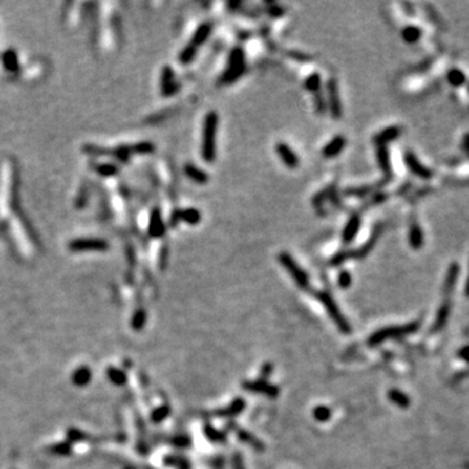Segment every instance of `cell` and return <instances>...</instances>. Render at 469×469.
<instances>
[{
  "instance_id": "obj_34",
  "label": "cell",
  "mask_w": 469,
  "mask_h": 469,
  "mask_svg": "<svg viewBox=\"0 0 469 469\" xmlns=\"http://www.w3.org/2000/svg\"><path fill=\"white\" fill-rule=\"evenodd\" d=\"M313 416L318 422H326L331 418V409L326 406H318L313 409Z\"/></svg>"
},
{
  "instance_id": "obj_6",
  "label": "cell",
  "mask_w": 469,
  "mask_h": 469,
  "mask_svg": "<svg viewBox=\"0 0 469 469\" xmlns=\"http://www.w3.org/2000/svg\"><path fill=\"white\" fill-rule=\"evenodd\" d=\"M243 389L249 392H254V394L266 395L270 399H275L279 395V389L275 385L269 383L267 380L263 379L246 380L243 383Z\"/></svg>"
},
{
  "instance_id": "obj_26",
  "label": "cell",
  "mask_w": 469,
  "mask_h": 469,
  "mask_svg": "<svg viewBox=\"0 0 469 469\" xmlns=\"http://www.w3.org/2000/svg\"><path fill=\"white\" fill-rule=\"evenodd\" d=\"M379 234H380V228H377L374 232H373V234L370 236L369 240L366 241V243L364 244L360 249H358L357 252H356V254H355L356 257L363 258V257H365V255L369 254L370 250H372V249L374 248L375 244H377V240H378V238H379Z\"/></svg>"
},
{
  "instance_id": "obj_10",
  "label": "cell",
  "mask_w": 469,
  "mask_h": 469,
  "mask_svg": "<svg viewBox=\"0 0 469 469\" xmlns=\"http://www.w3.org/2000/svg\"><path fill=\"white\" fill-rule=\"evenodd\" d=\"M160 90L164 97H171L179 90V85L175 81L174 71L171 67H164L160 77Z\"/></svg>"
},
{
  "instance_id": "obj_27",
  "label": "cell",
  "mask_w": 469,
  "mask_h": 469,
  "mask_svg": "<svg viewBox=\"0 0 469 469\" xmlns=\"http://www.w3.org/2000/svg\"><path fill=\"white\" fill-rule=\"evenodd\" d=\"M401 37L407 43H416L421 37V30L415 25L406 26L401 32Z\"/></svg>"
},
{
  "instance_id": "obj_21",
  "label": "cell",
  "mask_w": 469,
  "mask_h": 469,
  "mask_svg": "<svg viewBox=\"0 0 469 469\" xmlns=\"http://www.w3.org/2000/svg\"><path fill=\"white\" fill-rule=\"evenodd\" d=\"M450 312H451V305H450V301L449 303L446 301V303H444L443 305L438 309V314H437V318H435V321H434L433 331H437V330L443 329L444 325H446L447 321H449Z\"/></svg>"
},
{
  "instance_id": "obj_48",
  "label": "cell",
  "mask_w": 469,
  "mask_h": 469,
  "mask_svg": "<svg viewBox=\"0 0 469 469\" xmlns=\"http://www.w3.org/2000/svg\"><path fill=\"white\" fill-rule=\"evenodd\" d=\"M128 469H131V468H128Z\"/></svg>"
},
{
  "instance_id": "obj_20",
  "label": "cell",
  "mask_w": 469,
  "mask_h": 469,
  "mask_svg": "<svg viewBox=\"0 0 469 469\" xmlns=\"http://www.w3.org/2000/svg\"><path fill=\"white\" fill-rule=\"evenodd\" d=\"M210 33H211V25L207 23L201 24L200 26L197 28V30L195 32L192 37V45H195L196 47H200L201 45L206 42L207 38L210 37Z\"/></svg>"
},
{
  "instance_id": "obj_38",
  "label": "cell",
  "mask_w": 469,
  "mask_h": 469,
  "mask_svg": "<svg viewBox=\"0 0 469 469\" xmlns=\"http://www.w3.org/2000/svg\"><path fill=\"white\" fill-rule=\"evenodd\" d=\"M51 452L56 455H68L71 452V446L68 443H57L54 447H51Z\"/></svg>"
},
{
  "instance_id": "obj_12",
  "label": "cell",
  "mask_w": 469,
  "mask_h": 469,
  "mask_svg": "<svg viewBox=\"0 0 469 469\" xmlns=\"http://www.w3.org/2000/svg\"><path fill=\"white\" fill-rule=\"evenodd\" d=\"M361 226V218L360 215L355 214L352 215L348 219L347 224L344 226L343 233H342V239H343L344 244H351L352 241L355 240V238L357 236L358 229Z\"/></svg>"
},
{
  "instance_id": "obj_9",
  "label": "cell",
  "mask_w": 469,
  "mask_h": 469,
  "mask_svg": "<svg viewBox=\"0 0 469 469\" xmlns=\"http://www.w3.org/2000/svg\"><path fill=\"white\" fill-rule=\"evenodd\" d=\"M404 160H406V164L408 166V168L411 169V172L415 174L416 176H418V178H421V179H425V180H428V179H432L433 172L430 171L428 167L423 166L420 160H418V158L416 157L412 152L406 153V155H404Z\"/></svg>"
},
{
  "instance_id": "obj_15",
  "label": "cell",
  "mask_w": 469,
  "mask_h": 469,
  "mask_svg": "<svg viewBox=\"0 0 469 469\" xmlns=\"http://www.w3.org/2000/svg\"><path fill=\"white\" fill-rule=\"evenodd\" d=\"M245 407L246 403L244 399L236 398L234 400H232V403L229 404L228 407L217 411L215 416H217V417H234V416L240 415L244 409H245Z\"/></svg>"
},
{
  "instance_id": "obj_22",
  "label": "cell",
  "mask_w": 469,
  "mask_h": 469,
  "mask_svg": "<svg viewBox=\"0 0 469 469\" xmlns=\"http://www.w3.org/2000/svg\"><path fill=\"white\" fill-rule=\"evenodd\" d=\"M203 433H205V437H206L210 442H214V443H226V433L222 432V430L215 429V428L212 427V425H210V423H205Z\"/></svg>"
},
{
  "instance_id": "obj_14",
  "label": "cell",
  "mask_w": 469,
  "mask_h": 469,
  "mask_svg": "<svg viewBox=\"0 0 469 469\" xmlns=\"http://www.w3.org/2000/svg\"><path fill=\"white\" fill-rule=\"evenodd\" d=\"M346 137H343V136H336V137L332 138V140L325 146L324 150H322V155H324L325 158H327V159L336 157V155L340 154V153L343 152L344 147H346Z\"/></svg>"
},
{
  "instance_id": "obj_5",
  "label": "cell",
  "mask_w": 469,
  "mask_h": 469,
  "mask_svg": "<svg viewBox=\"0 0 469 469\" xmlns=\"http://www.w3.org/2000/svg\"><path fill=\"white\" fill-rule=\"evenodd\" d=\"M278 260H279L282 266L288 271V274L293 278L295 283L297 284L300 288H308V286H309V278H308L306 272L299 266V263L296 262L295 258L292 257V255H289L288 253H281L279 257H278Z\"/></svg>"
},
{
  "instance_id": "obj_37",
  "label": "cell",
  "mask_w": 469,
  "mask_h": 469,
  "mask_svg": "<svg viewBox=\"0 0 469 469\" xmlns=\"http://www.w3.org/2000/svg\"><path fill=\"white\" fill-rule=\"evenodd\" d=\"M338 284L340 288H348L352 284V275L348 271H346V270L340 271L338 276Z\"/></svg>"
},
{
  "instance_id": "obj_13",
  "label": "cell",
  "mask_w": 469,
  "mask_h": 469,
  "mask_svg": "<svg viewBox=\"0 0 469 469\" xmlns=\"http://www.w3.org/2000/svg\"><path fill=\"white\" fill-rule=\"evenodd\" d=\"M401 132H403V128L398 125L394 126H389V128L383 129V131H380L377 136L374 137V142L377 143V146H386L387 143L391 142V141L396 140V138L400 137Z\"/></svg>"
},
{
  "instance_id": "obj_31",
  "label": "cell",
  "mask_w": 469,
  "mask_h": 469,
  "mask_svg": "<svg viewBox=\"0 0 469 469\" xmlns=\"http://www.w3.org/2000/svg\"><path fill=\"white\" fill-rule=\"evenodd\" d=\"M196 54H197V47H196L195 45H192V43H189L188 46L184 47L183 51L179 55V60L186 66V64H189L193 59H195Z\"/></svg>"
},
{
  "instance_id": "obj_33",
  "label": "cell",
  "mask_w": 469,
  "mask_h": 469,
  "mask_svg": "<svg viewBox=\"0 0 469 469\" xmlns=\"http://www.w3.org/2000/svg\"><path fill=\"white\" fill-rule=\"evenodd\" d=\"M171 413V408H169L168 404H163V406H160L159 408L154 409L152 412V421L154 423H159L162 422L163 420H166L167 417Z\"/></svg>"
},
{
  "instance_id": "obj_35",
  "label": "cell",
  "mask_w": 469,
  "mask_h": 469,
  "mask_svg": "<svg viewBox=\"0 0 469 469\" xmlns=\"http://www.w3.org/2000/svg\"><path fill=\"white\" fill-rule=\"evenodd\" d=\"M146 319H147V314L143 309H138L137 312L133 314L132 317V329L133 330H141L146 324Z\"/></svg>"
},
{
  "instance_id": "obj_39",
  "label": "cell",
  "mask_w": 469,
  "mask_h": 469,
  "mask_svg": "<svg viewBox=\"0 0 469 469\" xmlns=\"http://www.w3.org/2000/svg\"><path fill=\"white\" fill-rule=\"evenodd\" d=\"M349 255L351 254H349L348 252L336 253V254L331 258V261H330V265H332V266H339V265H342L343 262H346L347 258H348Z\"/></svg>"
},
{
  "instance_id": "obj_16",
  "label": "cell",
  "mask_w": 469,
  "mask_h": 469,
  "mask_svg": "<svg viewBox=\"0 0 469 469\" xmlns=\"http://www.w3.org/2000/svg\"><path fill=\"white\" fill-rule=\"evenodd\" d=\"M164 232H166V227H164L162 215H160L159 210L155 209L152 217H150L149 234L152 238H160V236H163Z\"/></svg>"
},
{
  "instance_id": "obj_30",
  "label": "cell",
  "mask_w": 469,
  "mask_h": 469,
  "mask_svg": "<svg viewBox=\"0 0 469 469\" xmlns=\"http://www.w3.org/2000/svg\"><path fill=\"white\" fill-rule=\"evenodd\" d=\"M321 83H322L321 75L319 73H317V72H314V73H312L309 77L306 78L304 85H305L306 90H309L310 93H314V94H317L318 90L321 89Z\"/></svg>"
},
{
  "instance_id": "obj_7",
  "label": "cell",
  "mask_w": 469,
  "mask_h": 469,
  "mask_svg": "<svg viewBox=\"0 0 469 469\" xmlns=\"http://www.w3.org/2000/svg\"><path fill=\"white\" fill-rule=\"evenodd\" d=\"M327 98H329V109L331 112V116L334 119H340L342 114H343V109H342V102H340V95H339V88L338 82L335 78H331L327 83Z\"/></svg>"
},
{
  "instance_id": "obj_11",
  "label": "cell",
  "mask_w": 469,
  "mask_h": 469,
  "mask_svg": "<svg viewBox=\"0 0 469 469\" xmlns=\"http://www.w3.org/2000/svg\"><path fill=\"white\" fill-rule=\"evenodd\" d=\"M275 149H276V153H278V155H279V158H281L282 162H283V163L286 164L288 168H291V169L297 168L299 163H300V162H299L297 154H296V153L293 152V150H292L291 147L287 145V143L278 142Z\"/></svg>"
},
{
  "instance_id": "obj_3",
  "label": "cell",
  "mask_w": 469,
  "mask_h": 469,
  "mask_svg": "<svg viewBox=\"0 0 469 469\" xmlns=\"http://www.w3.org/2000/svg\"><path fill=\"white\" fill-rule=\"evenodd\" d=\"M420 327L418 322H412V324L403 325V326H389L383 329L378 330L369 338L370 346H378V344L383 343L385 340L389 339H399L407 336L409 334H413L416 330Z\"/></svg>"
},
{
  "instance_id": "obj_45",
  "label": "cell",
  "mask_w": 469,
  "mask_h": 469,
  "mask_svg": "<svg viewBox=\"0 0 469 469\" xmlns=\"http://www.w3.org/2000/svg\"><path fill=\"white\" fill-rule=\"evenodd\" d=\"M464 147H465L466 153L469 154V133H466V135L464 136Z\"/></svg>"
},
{
  "instance_id": "obj_43",
  "label": "cell",
  "mask_w": 469,
  "mask_h": 469,
  "mask_svg": "<svg viewBox=\"0 0 469 469\" xmlns=\"http://www.w3.org/2000/svg\"><path fill=\"white\" fill-rule=\"evenodd\" d=\"M315 103H317V110L319 112H325V110H326V106H325V99H324V97H322V95H318V93L317 94H315Z\"/></svg>"
},
{
  "instance_id": "obj_36",
  "label": "cell",
  "mask_w": 469,
  "mask_h": 469,
  "mask_svg": "<svg viewBox=\"0 0 469 469\" xmlns=\"http://www.w3.org/2000/svg\"><path fill=\"white\" fill-rule=\"evenodd\" d=\"M164 464L169 466H175L176 469H190L189 463L184 458H176V456H167L164 459Z\"/></svg>"
},
{
  "instance_id": "obj_41",
  "label": "cell",
  "mask_w": 469,
  "mask_h": 469,
  "mask_svg": "<svg viewBox=\"0 0 469 469\" xmlns=\"http://www.w3.org/2000/svg\"><path fill=\"white\" fill-rule=\"evenodd\" d=\"M172 443L178 447H188L190 444V438L189 437H175L171 439Z\"/></svg>"
},
{
  "instance_id": "obj_42",
  "label": "cell",
  "mask_w": 469,
  "mask_h": 469,
  "mask_svg": "<svg viewBox=\"0 0 469 469\" xmlns=\"http://www.w3.org/2000/svg\"><path fill=\"white\" fill-rule=\"evenodd\" d=\"M136 150H137L138 153H152L153 150H154V146L150 142H142L140 143V145L136 146Z\"/></svg>"
},
{
  "instance_id": "obj_32",
  "label": "cell",
  "mask_w": 469,
  "mask_h": 469,
  "mask_svg": "<svg viewBox=\"0 0 469 469\" xmlns=\"http://www.w3.org/2000/svg\"><path fill=\"white\" fill-rule=\"evenodd\" d=\"M465 75H464L460 69L452 68L451 71H449V73H447V81H449L452 86H461L463 83H465Z\"/></svg>"
},
{
  "instance_id": "obj_46",
  "label": "cell",
  "mask_w": 469,
  "mask_h": 469,
  "mask_svg": "<svg viewBox=\"0 0 469 469\" xmlns=\"http://www.w3.org/2000/svg\"><path fill=\"white\" fill-rule=\"evenodd\" d=\"M465 295L469 297V275H468V279H466V284H465Z\"/></svg>"
},
{
  "instance_id": "obj_44",
  "label": "cell",
  "mask_w": 469,
  "mask_h": 469,
  "mask_svg": "<svg viewBox=\"0 0 469 469\" xmlns=\"http://www.w3.org/2000/svg\"><path fill=\"white\" fill-rule=\"evenodd\" d=\"M459 356H460L461 358H464V360L468 361V363H469V346H466V347H464V348H461L460 352H459Z\"/></svg>"
},
{
  "instance_id": "obj_19",
  "label": "cell",
  "mask_w": 469,
  "mask_h": 469,
  "mask_svg": "<svg viewBox=\"0 0 469 469\" xmlns=\"http://www.w3.org/2000/svg\"><path fill=\"white\" fill-rule=\"evenodd\" d=\"M175 217L179 218V221H183L185 223L190 224V226H196L201 222V212L198 210L189 207V209H184L178 211L175 214Z\"/></svg>"
},
{
  "instance_id": "obj_25",
  "label": "cell",
  "mask_w": 469,
  "mask_h": 469,
  "mask_svg": "<svg viewBox=\"0 0 469 469\" xmlns=\"http://www.w3.org/2000/svg\"><path fill=\"white\" fill-rule=\"evenodd\" d=\"M377 160L380 169H382L385 174H390V171H391V162H390V154L386 146H378Z\"/></svg>"
},
{
  "instance_id": "obj_28",
  "label": "cell",
  "mask_w": 469,
  "mask_h": 469,
  "mask_svg": "<svg viewBox=\"0 0 469 469\" xmlns=\"http://www.w3.org/2000/svg\"><path fill=\"white\" fill-rule=\"evenodd\" d=\"M107 375L110 380L116 386H123L126 383V374L123 370L117 369V368H109L107 369Z\"/></svg>"
},
{
  "instance_id": "obj_40",
  "label": "cell",
  "mask_w": 469,
  "mask_h": 469,
  "mask_svg": "<svg viewBox=\"0 0 469 469\" xmlns=\"http://www.w3.org/2000/svg\"><path fill=\"white\" fill-rule=\"evenodd\" d=\"M272 372H274V365H272V364H270V363L263 364L262 368H261V378H260V379L266 380L267 378H269L270 375L272 374Z\"/></svg>"
},
{
  "instance_id": "obj_29",
  "label": "cell",
  "mask_w": 469,
  "mask_h": 469,
  "mask_svg": "<svg viewBox=\"0 0 469 469\" xmlns=\"http://www.w3.org/2000/svg\"><path fill=\"white\" fill-rule=\"evenodd\" d=\"M389 399L394 404L400 407V408H408L409 406V398L404 392L399 391V390H391L389 392Z\"/></svg>"
},
{
  "instance_id": "obj_23",
  "label": "cell",
  "mask_w": 469,
  "mask_h": 469,
  "mask_svg": "<svg viewBox=\"0 0 469 469\" xmlns=\"http://www.w3.org/2000/svg\"><path fill=\"white\" fill-rule=\"evenodd\" d=\"M90 379H92V372H90L89 368H86V366H81V368H78V369L72 374V382H73L76 386H86V385L90 382Z\"/></svg>"
},
{
  "instance_id": "obj_4",
  "label": "cell",
  "mask_w": 469,
  "mask_h": 469,
  "mask_svg": "<svg viewBox=\"0 0 469 469\" xmlns=\"http://www.w3.org/2000/svg\"><path fill=\"white\" fill-rule=\"evenodd\" d=\"M245 72V54L241 47H234L228 57V66L224 71L222 82L232 83L241 77Z\"/></svg>"
},
{
  "instance_id": "obj_2",
  "label": "cell",
  "mask_w": 469,
  "mask_h": 469,
  "mask_svg": "<svg viewBox=\"0 0 469 469\" xmlns=\"http://www.w3.org/2000/svg\"><path fill=\"white\" fill-rule=\"evenodd\" d=\"M315 296H317L318 300L321 301V304L325 306V309H326L327 314H329V317L331 318L332 322L336 325V327L339 329V331L343 332V334H346V335H348L349 332L352 331L351 325H349V322L347 321V318L343 315V313L340 312L338 304L335 303V300L332 299V296L326 291L318 292V293H315Z\"/></svg>"
},
{
  "instance_id": "obj_1",
  "label": "cell",
  "mask_w": 469,
  "mask_h": 469,
  "mask_svg": "<svg viewBox=\"0 0 469 469\" xmlns=\"http://www.w3.org/2000/svg\"><path fill=\"white\" fill-rule=\"evenodd\" d=\"M218 123H219V117L215 111H210L205 117L203 121V132H202V158L205 162L211 163L214 162L215 155V135H217Z\"/></svg>"
},
{
  "instance_id": "obj_18",
  "label": "cell",
  "mask_w": 469,
  "mask_h": 469,
  "mask_svg": "<svg viewBox=\"0 0 469 469\" xmlns=\"http://www.w3.org/2000/svg\"><path fill=\"white\" fill-rule=\"evenodd\" d=\"M184 172L190 180L197 184H206L209 181V175L192 163H186L184 166Z\"/></svg>"
},
{
  "instance_id": "obj_47",
  "label": "cell",
  "mask_w": 469,
  "mask_h": 469,
  "mask_svg": "<svg viewBox=\"0 0 469 469\" xmlns=\"http://www.w3.org/2000/svg\"><path fill=\"white\" fill-rule=\"evenodd\" d=\"M146 469H153V468H150V466H149V468H146Z\"/></svg>"
},
{
  "instance_id": "obj_8",
  "label": "cell",
  "mask_w": 469,
  "mask_h": 469,
  "mask_svg": "<svg viewBox=\"0 0 469 469\" xmlns=\"http://www.w3.org/2000/svg\"><path fill=\"white\" fill-rule=\"evenodd\" d=\"M227 428L231 429L232 432L236 434V437H238L239 441L243 442V443H245V444H248V446H252L255 451L261 452L265 450V444H263L262 441H260V439H258L255 435H253L250 432H248V430H245L241 427H239L238 423L228 422L227 423Z\"/></svg>"
},
{
  "instance_id": "obj_17",
  "label": "cell",
  "mask_w": 469,
  "mask_h": 469,
  "mask_svg": "<svg viewBox=\"0 0 469 469\" xmlns=\"http://www.w3.org/2000/svg\"><path fill=\"white\" fill-rule=\"evenodd\" d=\"M459 271H460V266H459L458 263H451V266L449 267V271H447L446 275V281H444L443 284V292L444 295H450L454 288L456 286V281H458L459 276Z\"/></svg>"
},
{
  "instance_id": "obj_24",
  "label": "cell",
  "mask_w": 469,
  "mask_h": 469,
  "mask_svg": "<svg viewBox=\"0 0 469 469\" xmlns=\"http://www.w3.org/2000/svg\"><path fill=\"white\" fill-rule=\"evenodd\" d=\"M409 244L413 249H420L423 244V233L418 223H412L409 229Z\"/></svg>"
}]
</instances>
